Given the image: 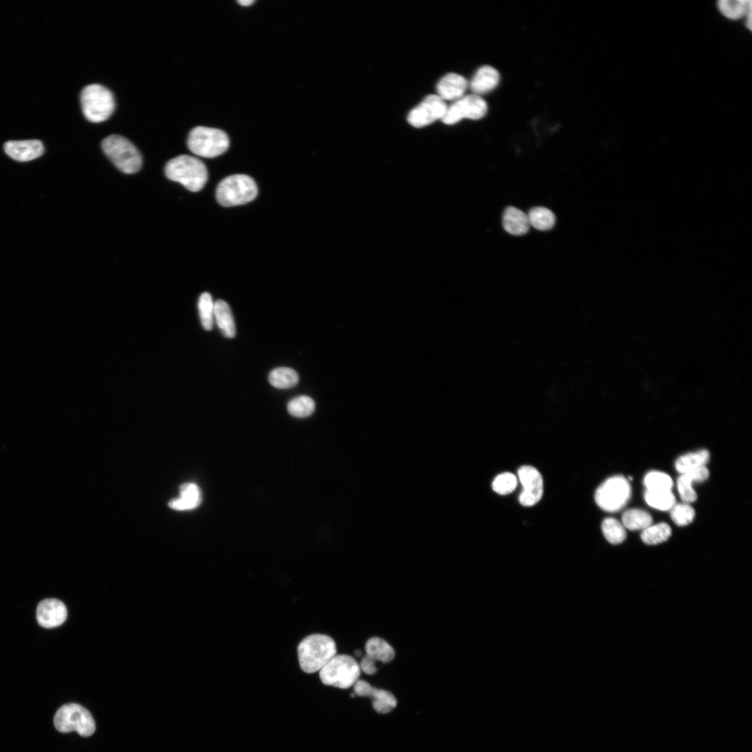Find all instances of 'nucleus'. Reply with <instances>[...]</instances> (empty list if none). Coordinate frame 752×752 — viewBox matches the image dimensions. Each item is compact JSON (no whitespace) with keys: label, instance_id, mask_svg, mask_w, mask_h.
Returning a JSON list of instances; mask_svg holds the SVG:
<instances>
[{"label":"nucleus","instance_id":"obj_1","mask_svg":"<svg viewBox=\"0 0 752 752\" xmlns=\"http://www.w3.org/2000/svg\"><path fill=\"white\" fill-rule=\"evenodd\" d=\"M336 643L329 636L310 634L297 646L299 666L306 673H315L336 655Z\"/></svg>","mask_w":752,"mask_h":752},{"label":"nucleus","instance_id":"obj_2","mask_svg":"<svg viewBox=\"0 0 752 752\" xmlns=\"http://www.w3.org/2000/svg\"><path fill=\"white\" fill-rule=\"evenodd\" d=\"M166 177L179 182L191 191L203 189L207 180V171L199 159L189 155H178L169 160L165 166Z\"/></svg>","mask_w":752,"mask_h":752},{"label":"nucleus","instance_id":"obj_3","mask_svg":"<svg viewBox=\"0 0 752 752\" xmlns=\"http://www.w3.org/2000/svg\"><path fill=\"white\" fill-rule=\"evenodd\" d=\"M361 671L359 664L351 656L336 655L319 671V676L325 685L347 689L359 680Z\"/></svg>","mask_w":752,"mask_h":752},{"label":"nucleus","instance_id":"obj_4","mask_svg":"<svg viewBox=\"0 0 752 752\" xmlns=\"http://www.w3.org/2000/svg\"><path fill=\"white\" fill-rule=\"evenodd\" d=\"M102 148L109 159L122 172L132 174L141 169L142 157L139 151L124 136L109 135L102 141Z\"/></svg>","mask_w":752,"mask_h":752},{"label":"nucleus","instance_id":"obj_5","mask_svg":"<svg viewBox=\"0 0 752 752\" xmlns=\"http://www.w3.org/2000/svg\"><path fill=\"white\" fill-rule=\"evenodd\" d=\"M258 187L249 175L235 174L222 180L216 191L219 203L230 207L247 203L257 196Z\"/></svg>","mask_w":752,"mask_h":752},{"label":"nucleus","instance_id":"obj_6","mask_svg":"<svg viewBox=\"0 0 752 752\" xmlns=\"http://www.w3.org/2000/svg\"><path fill=\"white\" fill-rule=\"evenodd\" d=\"M229 143V138L224 131L205 126L194 127L187 139V146L191 152L206 158L215 157L224 153Z\"/></svg>","mask_w":752,"mask_h":752},{"label":"nucleus","instance_id":"obj_7","mask_svg":"<svg viewBox=\"0 0 752 752\" xmlns=\"http://www.w3.org/2000/svg\"><path fill=\"white\" fill-rule=\"evenodd\" d=\"M82 111L86 118L93 123L108 119L115 108L112 93L106 87L93 84L85 86L80 96Z\"/></svg>","mask_w":752,"mask_h":752},{"label":"nucleus","instance_id":"obj_8","mask_svg":"<svg viewBox=\"0 0 752 752\" xmlns=\"http://www.w3.org/2000/svg\"><path fill=\"white\" fill-rule=\"evenodd\" d=\"M54 723L61 733L76 731L83 737L91 735L95 730V721L91 713L77 703L62 705L54 715Z\"/></svg>","mask_w":752,"mask_h":752},{"label":"nucleus","instance_id":"obj_9","mask_svg":"<svg viewBox=\"0 0 752 752\" xmlns=\"http://www.w3.org/2000/svg\"><path fill=\"white\" fill-rule=\"evenodd\" d=\"M631 492L628 480L622 476H615L598 487L595 494V502L604 511L617 512L626 505Z\"/></svg>","mask_w":752,"mask_h":752},{"label":"nucleus","instance_id":"obj_10","mask_svg":"<svg viewBox=\"0 0 752 752\" xmlns=\"http://www.w3.org/2000/svg\"><path fill=\"white\" fill-rule=\"evenodd\" d=\"M487 111L485 100L475 94L465 95L448 106L441 121L446 125H454L462 119L478 120Z\"/></svg>","mask_w":752,"mask_h":752},{"label":"nucleus","instance_id":"obj_11","mask_svg":"<svg viewBox=\"0 0 752 752\" xmlns=\"http://www.w3.org/2000/svg\"><path fill=\"white\" fill-rule=\"evenodd\" d=\"M447 107L446 102L437 95H429L410 111L407 121L417 128L428 126L437 120H441Z\"/></svg>","mask_w":752,"mask_h":752},{"label":"nucleus","instance_id":"obj_12","mask_svg":"<svg viewBox=\"0 0 752 752\" xmlns=\"http://www.w3.org/2000/svg\"><path fill=\"white\" fill-rule=\"evenodd\" d=\"M523 489L519 494V503L524 506H532L541 499L543 493V480L540 473L533 467L524 465L518 470Z\"/></svg>","mask_w":752,"mask_h":752},{"label":"nucleus","instance_id":"obj_13","mask_svg":"<svg viewBox=\"0 0 752 752\" xmlns=\"http://www.w3.org/2000/svg\"><path fill=\"white\" fill-rule=\"evenodd\" d=\"M354 692L359 696L370 698L373 707L378 713H389L397 706V700L392 693L372 687L365 680H359L354 684Z\"/></svg>","mask_w":752,"mask_h":752},{"label":"nucleus","instance_id":"obj_14","mask_svg":"<svg viewBox=\"0 0 752 752\" xmlns=\"http://www.w3.org/2000/svg\"><path fill=\"white\" fill-rule=\"evenodd\" d=\"M65 605L57 599L42 600L36 609L39 625L45 628H54L62 625L67 618Z\"/></svg>","mask_w":752,"mask_h":752},{"label":"nucleus","instance_id":"obj_15","mask_svg":"<svg viewBox=\"0 0 752 752\" xmlns=\"http://www.w3.org/2000/svg\"><path fill=\"white\" fill-rule=\"evenodd\" d=\"M4 150L14 160L28 162L40 157L44 152V146L36 139L8 141L4 144Z\"/></svg>","mask_w":752,"mask_h":752},{"label":"nucleus","instance_id":"obj_16","mask_svg":"<svg viewBox=\"0 0 752 752\" xmlns=\"http://www.w3.org/2000/svg\"><path fill=\"white\" fill-rule=\"evenodd\" d=\"M469 82L463 76L451 72L444 75L437 83V95L443 100L456 101L465 95Z\"/></svg>","mask_w":752,"mask_h":752},{"label":"nucleus","instance_id":"obj_17","mask_svg":"<svg viewBox=\"0 0 752 752\" xmlns=\"http://www.w3.org/2000/svg\"><path fill=\"white\" fill-rule=\"evenodd\" d=\"M500 81V75L496 69L490 65H483L478 69L469 84L473 94L480 96L494 90Z\"/></svg>","mask_w":752,"mask_h":752},{"label":"nucleus","instance_id":"obj_18","mask_svg":"<svg viewBox=\"0 0 752 752\" xmlns=\"http://www.w3.org/2000/svg\"><path fill=\"white\" fill-rule=\"evenodd\" d=\"M709 470L704 466L682 473L677 480V490L684 503L696 501L697 494L692 487L694 482H703L709 477Z\"/></svg>","mask_w":752,"mask_h":752},{"label":"nucleus","instance_id":"obj_19","mask_svg":"<svg viewBox=\"0 0 752 752\" xmlns=\"http://www.w3.org/2000/svg\"><path fill=\"white\" fill-rule=\"evenodd\" d=\"M502 224L505 230L512 235H524L530 228L527 214L512 206L504 210Z\"/></svg>","mask_w":752,"mask_h":752},{"label":"nucleus","instance_id":"obj_20","mask_svg":"<svg viewBox=\"0 0 752 752\" xmlns=\"http://www.w3.org/2000/svg\"><path fill=\"white\" fill-rule=\"evenodd\" d=\"M180 496L171 499L169 506L177 510H191L198 507L201 502V492L194 483H185L180 487Z\"/></svg>","mask_w":752,"mask_h":752},{"label":"nucleus","instance_id":"obj_21","mask_svg":"<svg viewBox=\"0 0 752 752\" xmlns=\"http://www.w3.org/2000/svg\"><path fill=\"white\" fill-rule=\"evenodd\" d=\"M366 655L374 663L391 661L395 655L393 648L384 639L377 636L369 639L365 644Z\"/></svg>","mask_w":752,"mask_h":752},{"label":"nucleus","instance_id":"obj_22","mask_svg":"<svg viewBox=\"0 0 752 752\" xmlns=\"http://www.w3.org/2000/svg\"><path fill=\"white\" fill-rule=\"evenodd\" d=\"M751 1L719 0L716 2L718 11L731 21L744 19L748 11L752 8Z\"/></svg>","mask_w":752,"mask_h":752},{"label":"nucleus","instance_id":"obj_23","mask_svg":"<svg viewBox=\"0 0 752 752\" xmlns=\"http://www.w3.org/2000/svg\"><path fill=\"white\" fill-rule=\"evenodd\" d=\"M214 315L222 334L226 338H234L235 326L229 305L219 299L214 303Z\"/></svg>","mask_w":752,"mask_h":752},{"label":"nucleus","instance_id":"obj_24","mask_svg":"<svg viewBox=\"0 0 752 752\" xmlns=\"http://www.w3.org/2000/svg\"><path fill=\"white\" fill-rule=\"evenodd\" d=\"M710 457V453L706 449L684 454L675 461V469L682 474L704 467L709 462Z\"/></svg>","mask_w":752,"mask_h":752},{"label":"nucleus","instance_id":"obj_25","mask_svg":"<svg viewBox=\"0 0 752 752\" xmlns=\"http://www.w3.org/2000/svg\"><path fill=\"white\" fill-rule=\"evenodd\" d=\"M268 379L274 387L280 389H288L295 386L298 383L299 375L291 368L279 367L270 372Z\"/></svg>","mask_w":752,"mask_h":752},{"label":"nucleus","instance_id":"obj_26","mask_svg":"<svg viewBox=\"0 0 752 752\" xmlns=\"http://www.w3.org/2000/svg\"><path fill=\"white\" fill-rule=\"evenodd\" d=\"M530 226L545 231L551 229L556 222L554 214L545 207H535L527 214Z\"/></svg>","mask_w":752,"mask_h":752},{"label":"nucleus","instance_id":"obj_27","mask_svg":"<svg viewBox=\"0 0 752 752\" xmlns=\"http://www.w3.org/2000/svg\"><path fill=\"white\" fill-rule=\"evenodd\" d=\"M652 522V516L648 512L641 509H630L626 510L622 515V525L632 531L643 530L650 526Z\"/></svg>","mask_w":752,"mask_h":752},{"label":"nucleus","instance_id":"obj_28","mask_svg":"<svg viewBox=\"0 0 752 752\" xmlns=\"http://www.w3.org/2000/svg\"><path fill=\"white\" fill-rule=\"evenodd\" d=\"M671 535V528L666 523H659L650 525L643 529L641 538L643 542L647 545H657L661 543L669 538Z\"/></svg>","mask_w":752,"mask_h":752},{"label":"nucleus","instance_id":"obj_29","mask_svg":"<svg viewBox=\"0 0 752 752\" xmlns=\"http://www.w3.org/2000/svg\"><path fill=\"white\" fill-rule=\"evenodd\" d=\"M644 498L649 506L660 510H671L675 504V497L671 490H646L644 494Z\"/></svg>","mask_w":752,"mask_h":752},{"label":"nucleus","instance_id":"obj_30","mask_svg":"<svg viewBox=\"0 0 752 752\" xmlns=\"http://www.w3.org/2000/svg\"><path fill=\"white\" fill-rule=\"evenodd\" d=\"M603 534L608 542L613 545L622 542L626 538L625 528L617 519L606 518L602 524Z\"/></svg>","mask_w":752,"mask_h":752},{"label":"nucleus","instance_id":"obj_31","mask_svg":"<svg viewBox=\"0 0 752 752\" xmlns=\"http://www.w3.org/2000/svg\"><path fill=\"white\" fill-rule=\"evenodd\" d=\"M313 400L307 395H299L289 401L287 408L290 414L297 418H304L313 414L315 409Z\"/></svg>","mask_w":752,"mask_h":752},{"label":"nucleus","instance_id":"obj_32","mask_svg":"<svg viewBox=\"0 0 752 752\" xmlns=\"http://www.w3.org/2000/svg\"><path fill=\"white\" fill-rule=\"evenodd\" d=\"M643 483L648 491H667L673 486L671 478L658 471L648 472L644 477Z\"/></svg>","mask_w":752,"mask_h":752},{"label":"nucleus","instance_id":"obj_33","mask_svg":"<svg viewBox=\"0 0 752 752\" xmlns=\"http://www.w3.org/2000/svg\"><path fill=\"white\" fill-rule=\"evenodd\" d=\"M198 308L203 327L207 331L211 330L213 325L214 303L210 293L203 292L200 295Z\"/></svg>","mask_w":752,"mask_h":752},{"label":"nucleus","instance_id":"obj_34","mask_svg":"<svg viewBox=\"0 0 752 752\" xmlns=\"http://www.w3.org/2000/svg\"><path fill=\"white\" fill-rule=\"evenodd\" d=\"M670 510L673 521L680 526L690 524L695 517L694 508L686 503L675 504Z\"/></svg>","mask_w":752,"mask_h":752},{"label":"nucleus","instance_id":"obj_35","mask_svg":"<svg viewBox=\"0 0 752 752\" xmlns=\"http://www.w3.org/2000/svg\"><path fill=\"white\" fill-rule=\"evenodd\" d=\"M516 476L511 473H503L498 475L492 482V489L496 493L506 495L511 493L517 487Z\"/></svg>","mask_w":752,"mask_h":752},{"label":"nucleus","instance_id":"obj_36","mask_svg":"<svg viewBox=\"0 0 752 752\" xmlns=\"http://www.w3.org/2000/svg\"><path fill=\"white\" fill-rule=\"evenodd\" d=\"M359 666H360L361 670H362V671L363 673H365L366 674H368V675L375 674L376 672L377 671V667L375 666V663H374L372 660H370L366 656H364L361 659V663L359 664Z\"/></svg>","mask_w":752,"mask_h":752},{"label":"nucleus","instance_id":"obj_37","mask_svg":"<svg viewBox=\"0 0 752 752\" xmlns=\"http://www.w3.org/2000/svg\"><path fill=\"white\" fill-rule=\"evenodd\" d=\"M237 2L243 6H248L255 2L253 0H239Z\"/></svg>","mask_w":752,"mask_h":752}]
</instances>
